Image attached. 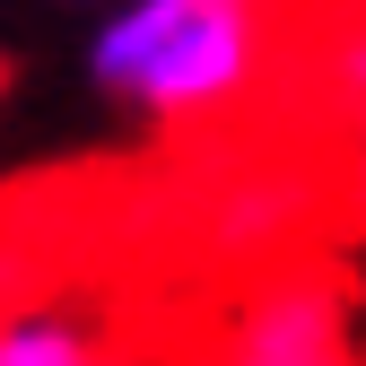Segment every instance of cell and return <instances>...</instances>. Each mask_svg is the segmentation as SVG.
I'll return each mask as SVG.
<instances>
[{
  "label": "cell",
  "mask_w": 366,
  "mask_h": 366,
  "mask_svg": "<svg viewBox=\"0 0 366 366\" xmlns=\"http://www.w3.org/2000/svg\"><path fill=\"white\" fill-rule=\"evenodd\" d=\"M262 53L270 0H122L87 44V79L157 122H201L262 79Z\"/></svg>",
  "instance_id": "obj_1"
},
{
  "label": "cell",
  "mask_w": 366,
  "mask_h": 366,
  "mask_svg": "<svg viewBox=\"0 0 366 366\" xmlns=\"http://www.w3.org/2000/svg\"><path fill=\"white\" fill-rule=\"evenodd\" d=\"M209 366H357L349 349V288L323 262H270L236 297Z\"/></svg>",
  "instance_id": "obj_2"
},
{
  "label": "cell",
  "mask_w": 366,
  "mask_h": 366,
  "mask_svg": "<svg viewBox=\"0 0 366 366\" xmlns=\"http://www.w3.org/2000/svg\"><path fill=\"white\" fill-rule=\"evenodd\" d=\"M0 366H105V349L87 340L70 314L18 305V314H0Z\"/></svg>",
  "instance_id": "obj_3"
},
{
  "label": "cell",
  "mask_w": 366,
  "mask_h": 366,
  "mask_svg": "<svg viewBox=\"0 0 366 366\" xmlns=\"http://www.w3.org/2000/svg\"><path fill=\"white\" fill-rule=\"evenodd\" d=\"M323 87H332V114H340V122L366 114V26L332 44V79H323Z\"/></svg>",
  "instance_id": "obj_4"
},
{
  "label": "cell",
  "mask_w": 366,
  "mask_h": 366,
  "mask_svg": "<svg viewBox=\"0 0 366 366\" xmlns=\"http://www.w3.org/2000/svg\"><path fill=\"white\" fill-rule=\"evenodd\" d=\"M314 9H349V26H340V35H357V26H366V0H314ZM340 35H332V44H340Z\"/></svg>",
  "instance_id": "obj_5"
}]
</instances>
